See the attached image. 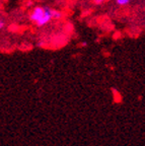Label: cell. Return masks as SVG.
<instances>
[{
	"instance_id": "3",
	"label": "cell",
	"mask_w": 145,
	"mask_h": 146,
	"mask_svg": "<svg viewBox=\"0 0 145 146\" xmlns=\"http://www.w3.org/2000/svg\"><path fill=\"white\" fill-rule=\"evenodd\" d=\"M116 3L120 6H125V5H127L130 3V0H116Z\"/></svg>"
},
{
	"instance_id": "5",
	"label": "cell",
	"mask_w": 145,
	"mask_h": 146,
	"mask_svg": "<svg viewBox=\"0 0 145 146\" xmlns=\"http://www.w3.org/2000/svg\"><path fill=\"white\" fill-rule=\"evenodd\" d=\"M4 19H3L2 17L0 18V29H1V30H3V27H4Z\"/></svg>"
},
{
	"instance_id": "1",
	"label": "cell",
	"mask_w": 145,
	"mask_h": 146,
	"mask_svg": "<svg viewBox=\"0 0 145 146\" xmlns=\"http://www.w3.org/2000/svg\"><path fill=\"white\" fill-rule=\"evenodd\" d=\"M30 18L38 27H43L53 19V9L47 6H37L31 12Z\"/></svg>"
},
{
	"instance_id": "4",
	"label": "cell",
	"mask_w": 145,
	"mask_h": 146,
	"mask_svg": "<svg viewBox=\"0 0 145 146\" xmlns=\"http://www.w3.org/2000/svg\"><path fill=\"white\" fill-rule=\"evenodd\" d=\"M106 1H107V0H92V2L94 3V4H96V5L102 4V3H104Z\"/></svg>"
},
{
	"instance_id": "2",
	"label": "cell",
	"mask_w": 145,
	"mask_h": 146,
	"mask_svg": "<svg viewBox=\"0 0 145 146\" xmlns=\"http://www.w3.org/2000/svg\"><path fill=\"white\" fill-rule=\"evenodd\" d=\"M62 17V12L59 10H56V9H53V18L55 19H60Z\"/></svg>"
}]
</instances>
